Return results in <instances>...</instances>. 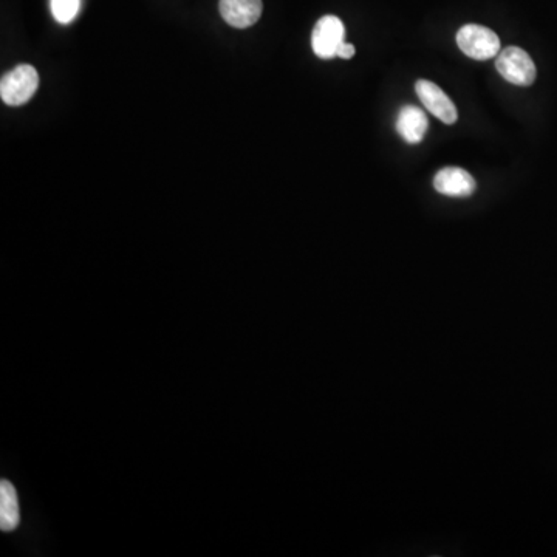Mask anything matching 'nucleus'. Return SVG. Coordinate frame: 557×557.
Segmentation results:
<instances>
[{
  "mask_svg": "<svg viewBox=\"0 0 557 557\" xmlns=\"http://www.w3.org/2000/svg\"><path fill=\"white\" fill-rule=\"evenodd\" d=\"M79 8H81V0H52L53 18L62 25L75 21Z\"/></svg>",
  "mask_w": 557,
  "mask_h": 557,
  "instance_id": "10",
  "label": "nucleus"
},
{
  "mask_svg": "<svg viewBox=\"0 0 557 557\" xmlns=\"http://www.w3.org/2000/svg\"><path fill=\"white\" fill-rule=\"evenodd\" d=\"M355 53H356L355 45L347 44V42H344V44L341 45V48H339L338 58L350 59L353 58V56H355Z\"/></svg>",
  "mask_w": 557,
  "mask_h": 557,
  "instance_id": "11",
  "label": "nucleus"
},
{
  "mask_svg": "<svg viewBox=\"0 0 557 557\" xmlns=\"http://www.w3.org/2000/svg\"><path fill=\"white\" fill-rule=\"evenodd\" d=\"M496 69L508 83L528 87L536 81V65L525 50L508 47L497 55Z\"/></svg>",
  "mask_w": 557,
  "mask_h": 557,
  "instance_id": "3",
  "label": "nucleus"
},
{
  "mask_svg": "<svg viewBox=\"0 0 557 557\" xmlns=\"http://www.w3.org/2000/svg\"><path fill=\"white\" fill-rule=\"evenodd\" d=\"M429 121L426 113L417 106L401 107L397 118V132L406 143L418 144L428 132Z\"/></svg>",
  "mask_w": 557,
  "mask_h": 557,
  "instance_id": "8",
  "label": "nucleus"
},
{
  "mask_svg": "<svg viewBox=\"0 0 557 557\" xmlns=\"http://www.w3.org/2000/svg\"><path fill=\"white\" fill-rule=\"evenodd\" d=\"M344 38H346V28L341 19L329 14L316 22L311 35V47L318 58L333 59L338 56Z\"/></svg>",
  "mask_w": 557,
  "mask_h": 557,
  "instance_id": "4",
  "label": "nucleus"
},
{
  "mask_svg": "<svg viewBox=\"0 0 557 557\" xmlns=\"http://www.w3.org/2000/svg\"><path fill=\"white\" fill-rule=\"evenodd\" d=\"M220 14L234 28H248L262 16V0H220Z\"/></svg>",
  "mask_w": 557,
  "mask_h": 557,
  "instance_id": "7",
  "label": "nucleus"
},
{
  "mask_svg": "<svg viewBox=\"0 0 557 557\" xmlns=\"http://www.w3.org/2000/svg\"><path fill=\"white\" fill-rule=\"evenodd\" d=\"M39 75L33 65L21 64L0 81V98L7 106H24L35 96Z\"/></svg>",
  "mask_w": 557,
  "mask_h": 557,
  "instance_id": "1",
  "label": "nucleus"
},
{
  "mask_svg": "<svg viewBox=\"0 0 557 557\" xmlns=\"http://www.w3.org/2000/svg\"><path fill=\"white\" fill-rule=\"evenodd\" d=\"M434 188L435 191L448 195V197L465 199V197L474 194L477 183L465 169L451 166V168L441 169L437 172L434 178Z\"/></svg>",
  "mask_w": 557,
  "mask_h": 557,
  "instance_id": "6",
  "label": "nucleus"
},
{
  "mask_svg": "<svg viewBox=\"0 0 557 557\" xmlns=\"http://www.w3.org/2000/svg\"><path fill=\"white\" fill-rule=\"evenodd\" d=\"M415 92H417L418 98H420L423 106L426 107L435 118L448 124V126L457 123V107H455L451 98H449L437 84L431 83L428 79H420V81L415 83Z\"/></svg>",
  "mask_w": 557,
  "mask_h": 557,
  "instance_id": "5",
  "label": "nucleus"
},
{
  "mask_svg": "<svg viewBox=\"0 0 557 557\" xmlns=\"http://www.w3.org/2000/svg\"><path fill=\"white\" fill-rule=\"evenodd\" d=\"M21 522V508L13 483L8 480L0 482V530L13 531Z\"/></svg>",
  "mask_w": 557,
  "mask_h": 557,
  "instance_id": "9",
  "label": "nucleus"
},
{
  "mask_svg": "<svg viewBox=\"0 0 557 557\" xmlns=\"http://www.w3.org/2000/svg\"><path fill=\"white\" fill-rule=\"evenodd\" d=\"M457 45L466 56L475 61H488L500 53V39L491 28L469 24L457 33Z\"/></svg>",
  "mask_w": 557,
  "mask_h": 557,
  "instance_id": "2",
  "label": "nucleus"
}]
</instances>
